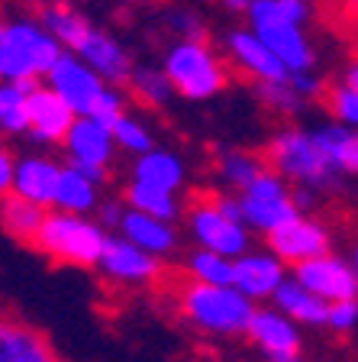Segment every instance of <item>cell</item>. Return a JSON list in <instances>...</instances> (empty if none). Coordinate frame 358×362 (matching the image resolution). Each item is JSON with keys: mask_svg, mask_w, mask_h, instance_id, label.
<instances>
[{"mask_svg": "<svg viewBox=\"0 0 358 362\" xmlns=\"http://www.w3.org/2000/svg\"><path fill=\"white\" fill-rule=\"evenodd\" d=\"M184 217H187V233H191L194 246L217 249V252H223L229 259H239L242 252L252 249V226L242 217H229L220 207L217 197L194 201Z\"/></svg>", "mask_w": 358, "mask_h": 362, "instance_id": "obj_7", "label": "cell"}, {"mask_svg": "<svg viewBox=\"0 0 358 362\" xmlns=\"http://www.w3.org/2000/svg\"><path fill=\"white\" fill-rule=\"evenodd\" d=\"M39 20L45 23V30L52 33L68 52L81 55L88 65H94L110 84H126L133 75V59H129L126 45L107 30L94 26L81 10H75L65 0H52L39 10Z\"/></svg>", "mask_w": 358, "mask_h": 362, "instance_id": "obj_1", "label": "cell"}, {"mask_svg": "<svg viewBox=\"0 0 358 362\" xmlns=\"http://www.w3.org/2000/svg\"><path fill=\"white\" fill-rule=\"evenodd\" d=\"M316 194H320V191H314V188H300V185H294V201H297V207H300L304 214L316 204Z\"/></svg>", "mask_w": 358, "mask_h": 362, "instance_id": "obj_41", "label": "cell"}, {"mask_svg": "<svg viewBox=\"0 0 358 362\" xmlns=\"http://www.w3.org/2000/svg\"><path fill=\"white\" fill-rule=\"evenodd\" d=\"M107 226L100 220H90L88 214H68V211H52L45 214V223L32 246L49 256L52 262L71 265V269H97L100 256L107 246Z\"/></svg>", "mask_w": 358, "mask_h": 362, "instance_id": "obj_4", "label": "cell"}, {"mask_svg": "<svg viewBox=\"0 0 358 362\" xmlns=\"http://www.w3.org/2000/svg\"><path fill=\"white\" fill-rule=\"evenodd\" d=\"M65 149V162L68 165L81 168L88 178H94L97 185H107L110 178V165H113V156H117L119 143L113 136V127L100 117H78L68 139L61 143Z\"/></svg>", "mask_w": 358, "mask_h": 362, "instance_id": "obj_9", "label": "cell"}, {"mask_svg": "<svg viewBox=\"0 0 358 362\" xmlns=\"http://www.w3.org/2000/svg\"><path fill=\"white\" fill-rule=\"evenodd\" d=\"M255 33L281 55V62L287 65L291 75L316 71V49L306 39V26H297V23H268V26H258Z\"/></svg>", "mask_w": 358, "mask_h": 362, "instance_id": "obj_19", "label": "cell"}, {"mask_svg": "<svg viewBox=\"0 0 358 362\" xmlns=\"http://www.w3.org/2000/svg\"><path fill=\"white\" fill-rule=\"evenodd\" d=\"M52 207H42V204L30 201V197L20 194H4V204H0V220H4V230H7L13 240L20 243H32L39 236L45 223V214Z\"/></svg>", "mask_w": 358, "mask_h": 362, "instance_id": "obj_26", "label": "cell"}, {"mask_svg": "<svg viewBox=\"0 0 358 362\" xmlns=\"http://www.w3.org/2000/svg\"><path fill=\"white\" fill-rule=\"evenodd\" d=\"M342 81H345V84H352V88H358V59H352L349 65H345Z\"/></svg>", "mask_w": 358, "mask_h": 362, "instance_id": "obj_43", "label": "cell"}, {"mask_svg": "<svg viewBox=\"0 0 358 362\" xmlns=\"http://www.w3.org/2000/svg\"><path fill=\"white\" fill-rule=\"evenodd\" d=\"M349 7H352V13L358 16V0H349Z\"/></svg>", "mask_w": 358, "mask_h": 362, "instance_id": "obj_46", "label": "cell"}, {"mask_svg": "<svg viewBox=\"0 0 358 362\" xmlns=\"http://www.w3.org/2000/svg\"><path fill=\"white\" fill-rule=\"evenodd\" d=\"M0 362H59L52 343L36 327L4 320L0 327Z\"/></svg>", "mask_w": 358, "mask_h": 362, "instance_id": "obj_22", "label": "cell"}, {"mask_svg": "<svg viewBox=\"0 0 358 362\" xmlns=\"http://www.w3.org/2000/svg\"><path fill=\"white\" fill-rule=\"evenodd\" d=\"M45 84H49L52 90H59L61 98L71 104V110H75L78 117L97 113L100 100H104L107 90H110V81L100 75L97 68L88 65L81 55L68 52V49H65V55L55 62L52 71H49Z\"/></svg>", "mask_w": 358, "mask_h": 362, "instance_id": "obj_10", "label": "cell"}, {"mask_svg": "<svg viewBox=\"0 0 358 362\" xmlns=\"http://www.w3.org/2000/svg\"><path fill=\"white\" fill-rule=\"evenodd\" d=\"M265 168H268V158L265 156H258V152H252V149H236V146L220 149L217 162H213L217 185L223 191H232V194H242Z\"/></svg>", "mask_w": 358, "mask_h": 362, "instance_id": "obj_23", "label": "cell"}, {"mask_svg": "<svg viewBox=\"0 0 358 362\" xmlns=\"http://www.w3.org/2000/svg\"><path fill=\"white\" fill-rule=\"evenodd\" d=\"M100 188L94 178L81 172L75 165H65L59 181V194H55V207L68 214H94L100 207Z\"/></svg>", "mask_w": 358, "mask_h": 362, "instance_id": "obj_27", "label": "cell"}, {"mask_svg": "<svg viewBox=\"0 0 358 362\" xmlns=\"http://www.w3.org/2000/svg\"><path fill=\"white\" fill-rule=\"evenodd\" d=\"M168 26H172L181 39H203V36H207V23L201 20V13L184 10V7H178V10H172V13H168Z\"/></svg>", "mask_w": 358, "mask_h": 362, "instance_id": "obj_37", "label": "cell"}, {"mask_svg": "<svg viewBox=\"0 0 358 362\" xmlns=\"http://www.w3.org/2000/svg\"><path fill=\"white\" fill-rule=\"evenodd\" d=\"M110 127H113V136H117L119 149L129 152V156H142V152L155 149V136H152V129L145 127L139 117H133V113H119Z\"/></svg>", "mask_w": 358, "mask_h": 362, "instance_id": "obj_34", "label": "cell"}, {"mask_svg": "<svg viewBox=\"0 0 358 362\" xmlns=\"http://www.w3.org/2000/svg\"><path fill=\"white\" fill-rule=\"evenodd\" d=\"M65 55V45L45 30L39 16H10L0 26V78L39 88Z\"/></svg>", "mask_w": 358, "mask_h": 362, "instance_id": "obj_2", "label": "cell"}, {"mask_svg": "<svg viewBox=\"0 0 358 362\" xmlns=\"http://www.w3.org/2000/svg\"><path fill=\"white\" fill-rule=\"evenodd\" d=\"M239 201H242V217H246V223L265 236H268L271 230H278L281 223L294 220L297 214H304L297 207V201H294L291 181L284 178L281 172H275L271 165L239 194Z\"/></svg>", "mask_w": 358, "mask_h": 362, "instance_id": "obj_8", "label": "cell"}, {"mask_svg": "<svg viewBox=\"0 0 358 362\" xmlns=\"http://www.w3.org/2000/svg\"><path fill=\"white\" fill-rule=\"evenodd\" d=\"M291 81H294V88H297L306 100L323 98V94H326V88H323V81H320V75H316V71H300V75H291Z\"/></svg>", "mask_w": 358, "mask_h": 362, "instance_id": "obj_38", "label": "cell"}, {"mask_svg": "<svg viewBox=\"0 0 358 362\" xmlns=\"http://www.w3.org/2000/svg\"><path fill=\"white\" fill-rule=\"evenodd\" d=\"M65 165H59L52 156L45 152H26L16 158V175L10 194L30 197V201L42 204V207H55V194H59V181Z\"/></svg>", "mask_w": 358, "mask_h": 362, "instance_id": "obj_18", "label": "cell"}, {"mask_svg": "<svg viewBox=\"0 0 358 362\" xmlns=\"http://www.w3.org/2000/svg\"><path fill=\"white\" fill-rule=\"evenodd\" d=\"M310 13H314L310 0H255V7L246 13V20L252 30L268 26V23H297V26H306Z\"/></svg>", "mask_w": 358, "mask_h": 362, "instance_id": "obj_31", "label": "cell"}, {"mask_svg": "<svg viewBox=\"0 0 358 362\" xmlns=\"http://www.w3.org/2000/svg\"><path fill=\"white\" fill-rule=\"evenodd\" d=\"M329 330L352 333L358 327V298H342V301L329 304Z\"/></svg>", "mask_w": 358, "mask_h": 362, "instance_id": "obj_36", "label": "cell"}, {"mask_svg": "<svg viewBox=\"0 0 358 362\" xmlns=\"http://www.w3.org/2000/svg\"><path fill=\"white\" fill-rule=\"evenodd\" d=\"M323 98H326V107H329V113H333V120L358 129V88L339 81V84H333Z\"/></svg>", "mask_w": 358, "mask_h": 362, "instance_id": "obj_35", "label": "cell"}, {"mask_svg": "<svg viewBox=\"0 0 358 362\" xmlns=\"http://www.w3.org/2000/svg\"><path fill=\"white\" fill-rule=\"evenodd\" d=\"M314 133L339 175H358V129L333 120V123L316 127Z\"/></svg>", "mask_w": 358, "mask_h": 362, "instance_id": "obj_28", "label": "cell"}, {"mask_svg": "<svg viewBox=\"0 0 358 362\" xmlns=\"http://www.w3.org/2000/svg\"><path fill=\"white\" fill-rule=\"evenodd\" d=\"M187 279L203 281V285H232L236 281V259L223 256L217 249L194 246L184 259Z\"/></svg>", "mask_w": 358, "mask_h": 362, "instance_id": "obj_29", "label": "cell"}, {"mask_svg": "<svg viewBox=\"0 0 358 362\" xmlns=\"http://www.w3.org/2000/svg\"><path fill=\"white\" fill-rule=\"evenodd\" d=\"M129 178L142 181V185H152V188L162 191H174L181 194V188L187 185V165L184 158L172 149H149L142 156H133V168H129Z\"/></svg>", "mask_w": 358, "mask_h": 362, "instance_id": "obj_21", "label": "cell"}, {"mask_svg": "<svg viewBox=\"0 0 358 362\" xmlns=\"http://www.w3.org/2000/svg\"><path fill=\"white\" fill-rule=\"evenodd\" d=\"M265 362H304L300 356H287V359H265Z\"/></svg>", "mask_w": 358, "mask_h": 362, "instance_id": "obj_45", "label": "cell"}, {"mask_svg": "<svg viewBox=\"0 0 358 362\" xmlns=\"http://www.w3.org/2000/svg\"><path fill=\"white\" fill-rule=\"evenodd\" d=\"M119 233L126 240L139 243L142 249H149L155 256H172L178 249V226L174 220H165V217H155V214H145V211H136V207H126L123 220L117 226Z\"/></svg>", "mask_w": 358, "mask_h": 362, "instance_id": "obj_20", "label": "cell"}, {"mask_svg": "<svg viewBox=\"0 0 358 362\" xmlns=\"http://www.w3.org/2000/svg\"><path fill=\"white\" fill-rule=\"evenodd\" d=\"M223 52H226V59H229V65L236 68V71H242L252 84L291 78L287 65L281 62V55H278L252 26H236V30L226 33Z\"/></svg>", "mask_w": 358, "mask_h": 362, "instance_id": "obj_12", "label": "cell"}, {"mask_svg": "<svg viewBox=\"0 0 358 362\" xmlns=\"http://www.w3.org/2000/svg\"><path fill=\"white\" fill-rule=\"evenodd\" d=\"M220 7H223L226 13H242L246 16L249 10L255 7V0H220Z\"/></svg>", "mask_w": 358, "mask_h": 362, "instance_id": "obj_42", "label": "cell"}, {"mask_svg": "<svg viewBox=\"0 0 358 362\" xmlns=\"http://www.w3.org/2000/svg\"><path fill=\"white\" fill-rule=\"evenodd\" d=\"M181 317L194 330L207 337H246L249 320L255 314V301L236 285H203V281H187L178 291Z\"/></svg>", "mask_w": 358, "mask_h": 362, "instance_id": "obj_3", "label": "cell"}, {"mask_svg": "<svg viewBox=\"0 0 358 362\" xmlns=\"http://www.w3.org/2000/svg\"><path fill=\"white\" fill-rule=\"evenodd\" d=\"M162 68L178 88V98L203 104L220 98L229 84V68L220 52L203 39H174L162 52Z\"/></svg>", "mask_w": 358, "mask_h": 362, "instance_id": "obj_5", "label": "cell"}, {"mask_svg": "<svg viewBox=\"0 0 358 362\" xmlns=\"http://www.w3.org/2000/svg\"><path fill=\"white\" fill-rule=\"evenodd\" d=\"M268 246L275 249L287 265H300V262H306V259L333 252V249H329L333 246V236H329V230L316 217L297 214L294 220H287V223H281L278 230H271Z\"/></svg>", "mask_w": 358, "mask_h": 362, "instance_id": "obj_16", "label": "cell"}, {"mask_svg": "<svg viewBox=\"0 0 358 362\" xmlns=\"http://www.w3.org/2000/svg\"><path fill=\"white\" fill-rule=\"evenodd\" d=\"M246 339L265 359L300 356V324L294 317L284 314L278 304H271V308H255L252 320H249Z\"/></svg>", "mask_w": 358, "mask_h": 362, "instance_id": "obj_15", "label": "cell"}, {"mask_svg": "<svg viewBox=\"0 0 358 362\" xmlns=\"http://www.w3.org/2000/svg\"><path fill=\"white\" fill-rule=\"evenodd\" d=\"M255 98L268 107V110L284 113V117L297 113L300 107L306 104V98L300 94L297 88H294L291 78H284V81H258V84H255Z\"/></svg>", "mask_w": 358, "mask_h": 362, "instance_id": "obj_33", "label": "cell"}, {"mask_svg": "<svg viewBox=\"0 0 358 362\" xmlns=\"http://www.w3.org/2000/svg\"><path fill=\"white\" fill-rule=\"evenodd\" d=\"M126 88L136 98V104H142L145 110H165V107L178 98V88L168 78V71L155 65H136Z\"/></svg>", "mask_w": 358, "mask_h": 362, "instance_id": "obj_25", "label": "cell"}, {"mask_svg": "<svg viewBox=\"0 0 358 362\" xmlns=\"http://www.w3.org/2000/svg\"><path fill=\"white\" fill-rule=\"evenodd\" d=\"M349 259H352V269H355V275H358V246L352 249V256H349Z\"/></svg>", "mask_w": 358, "mask_h": 362, "instance_id": "obj_44", "label": "cell"}, {"mask_svg": "<svg viewBox=\"0 0 358 362\" xmlns=\"http://www.w3.org/2000/svg\"><path fill=\"white\" fill-rule=\"evenodd\" d=\"M287 281V262L275 249H249L236 259V281L239 291H246L252 301H268Z\"/></svg>", "mask_w": 358, "mask_h": 362, "instance_id": "obj_17", "label": "cell"}, {"mask_svg": "<svg viewBox=\"0 0 358 362\" xmlns=\"http://www.w3.org/2000/svg\"><path fill=\"white\" fill-rule=\"evenodd\" d=\"M291 275L320 298H326L329 304L342 298H358V275L352 269V259H342L336 252H323L316 259L291 265Z\"/></svg>", "mask_w": 358, "mask_h": 362, "instance_id": "obj_13", "label": "cell"}, {"mask_svg": "<svg viewBox=\"0 0 358 362\" xmlns=\"http://www.w3.org/2000/svg\"><path fill=\"white\" fill-rule=\"evenodd\" d=\"M123 201L136 211H145V214H155V217H165V220H174L184 214L181 207V197L174 191H162V188H152V185H142V181H133L129 178L126 191H123Z\"/></svg>", "mask_w": 358, "mask_h": 362, "instance_id": "obj_30", "label": "cell"}, {"mask_svg": "<svg viewBox=\"0 0 358 362\" xmlns=\"http://www.w3.org/2000/svg\"><path fill=\"white\" fill-rule=\"evenodd\" d=\"M78 113L71 110L59 90H52L49 84H39L30 90V139L36 146H61L75 127Z\"/></svg>", "mask_w": 358, "mask_h": 362, "instance_id": "obj_14", "label": "cell"}, {"mask_svg": "<svg viewBox=\"0 0 358 362\" xmlns=\"http://www.w3.org/2000/svg\"><path fill=\"white\" fill-rule=\"evenodd\" d=\"M0 129L7 136L30 133V88L16 81H4L0 88Z\"/></svg>", "mask_w": 358, "mask_h": 362, "instance_id": "obj_32", "label": "cell"}, {"mask_svg": "<svg viewBox=\"0 0 358 362\" xmlns=\"http://www.w3.org/2000/svg\"><path fill=\"white\" fill-rule=\"evenodd\" d=\"M265 158L275 172H281L291 185H300V188L329 191L339 181L336 165L323 152L314 129L281 127L278 133H271L268 146H265Z\"/></svg>", "mask_w": 358, "mask_h": 362, "instance_id": "obj_6", "label": "cell"}, {"mask_svg": "<svg viewBox=\"0 0 358 362\" xmlns=\"http://www.w3.org/2000/svg\"><path fill=\"white\" fill-rule=\"evenodd\" d=\"M158 259L162 256L142 249L139 243L126 240V236L117 230V233L107 236V246L97 262V272L119 288H145L162 275V262H158Z\"/></svg>", "mask_w": 358, "mask_h": 362, "instance_id": "obj_11", "label": "cell"}, {"mask_svg": "<svg viewBox=\"0 0 358 362\" xmlns=\"http://www.w3.org/2000/svg\"><path fill=\"white\" fill-rule=\"evenodd\" d=\"M13 175H16V156L10 149L0 152V188H4V194H10V188H13Z\"/></svg>", "mask_w": 358, "mask_h": 362, "instance_id": "obj_40", "label": "cell"}, {"mask_svg": "<svg viewBox=\"0 0 358 362\" xmlns=\"http://www.w3.org/2000/svg\"><path fill=\"white\" fill-rule=\"evenodd\" d=\"M126 207H129L126 201H100V207H97V220H100L104 226H119V220H123Z\"/></svg>", "mask_w": 358, "mask_h": 362, "instance_id": "obj_39", "label": "cell"}, {"mask_svg": "<svg viewBox=\"0 0 358 362\" xmlns=\"http://www.w3.org/2000/svg\"><path fill=\"white\" fill-rule=\"evenodd\" d=\"M271 301L287 317H294L300 327H326L329 324V301L320 298L316 291H310V288H306L304 281H297L294 275L278 288Z\"/></svg>", "mask_w": 358, "mask_h": 362, "instance_id": "obj_24", "label": "cell"}]
</instances>
